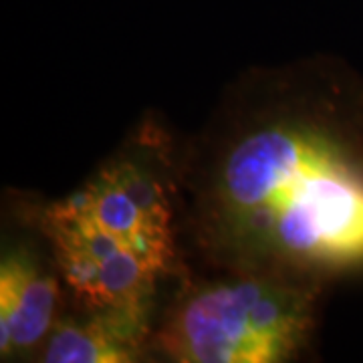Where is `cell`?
I'll use <instances>...</instances> for the list:
<instances>
[{
  "instance_id": "6da1fadb",
  "label": "cell",
  "mask_w": 363,
  "mask_h": 363,
  "mask_svg": "<svg viewBox=\"0 0 363 363\" xmlns=\"http://www.w3.org/2000/svg\"><path fill=\"white\" fill-rule=\"evenodd\" d=\"M341 113L317 61L234 85L182 172L212 269L323 283L363 267V147Z\"/></svg>"
},
{
  "instance_id": "7a4b0ae2",
  "label": "cell",
  "mask_w": 363,
  "mask_h": 363,
  "mask_svg": "<svg viewBox=\"0 0 363 363\" xmlns=\"http://www.w3.org/2000/svg\"><path fill=\"white\" fill-rule=\"evenodd\" d=\"M321 283L267 271H218L184 286L156 335L180 363H277L307 345Z\"/></svg>"
},
{
  "instance_id": "3957f363",
  "label": "cell",
  "mask_w": 363,
  "mask_h": 363,
  "mask_svg": "<svg viewBox=\"0 0 363 363\" xmlns=\"http://www.w3.org/2000/svg\"><path fill=\"white\" fill-rule=\"evenodd\" d=\"M69 200L101 230L169 274L176 267L169 182L138 157L107 162Z\"/></svg>"
},
{
  "instance_id": "277c9868",
  "label": "cell",
  "mask_w": 363,
  "mask_h": 363,
  "mask_svg": "<svg viewBox=\"0 0 363 363\" xmlns=\"http://www.w3.org/2000/svg\"><path fill=\"white\" fill-rule=\"evenodd\" d=\"M59 283L26 248L0 264V351L14 355L49 337L59 305Z\"/></svg>"
},
{
  "instance_id": "5b68a950",
  "label": "cell",
  "mask_w": 363,
  "mask_h": 363,
  "mask_svg": "<svg viewBox=\"0 0 363 363\" xmlns=\"http://www.w3.org/2000/svg\"><path fill=\"white\" fill-rule=\"evenodd\" d=\"M150 331V311L87 309L81 319L55 323L45 362L128 363L142 355Z\"/></svg>"
}]
</instances>
